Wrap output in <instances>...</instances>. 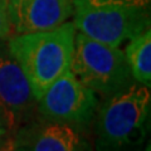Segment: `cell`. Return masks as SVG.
Segmentation results:
<instances>
[{"label":"cell","instance_id":"7c38bea8","mask_svg":"<svg viewBox=\"0 0 151 151\" xmlns=\"http://www.w3.org/2000/svg\"><path fill=\"white\" fill-rule=\"evenodd\" d=\"M6 132H8V127H6L5 124H4L1 117H0V139H1L4 135H6Z\"/></svg>","mask_w":151,"mask_h":151},{"label":"cell","instance_id":"52a82bcc","mask_svg":"<svg viewBox=\"0 0 151 151\" xmlns=\"http://www.w3.org/2000/svg\"><path fill=\"white\" fill-rule=\"evenodd\" d=\"M76 0H8V14L15 34L50 30L72 17Z\"/></svg>","mask_w":151,"mask_h":151},{"label":"cell","instance_id":"9c48e42d","mask_svg":"<svg viewBox=\"0 0 151 151\" xmlns=\"http://www.w3.org/2000/svg\"><path fill=\"white\" fill-rule=\"evenodd\" d=\"M125 57L131 76L146 87L151 83V32L150 28L129 40Z\"/></svg>","mask_w":151,"mask_h":151},{"label":"cell","instance_id":"8992f818","mask_svg":"<svg viewBox=\"0 0 151 151\" xmlns=\"http://www.w3.org/2000/svg\"><path fill=\"white\" fill-rule=\"evenodd\" d=\"M34 94L17 59L9 50L6 38H0V117L6 127L33 111Z\"/></svg>","mask_w":151,"mask_h":151},{"label":"cell","instance_id":"6da1fadb","mask_svg":"<svg viewBox=\"0 0 151 151\" xmlns=\"http://www.w3.org/2000/svg\"><path fill=\"white\" fill-rule=\"evenodd\" d=\"M76 27L65 22L50 30L15 34L8 47L38 101L54 81L70 69Z\"/></svg>","mask_w":151,"mask_h":151},{"label":"cell","instance_id":"3957f363","mask_svg":"<svg viewBox=\"0 0 151 151\" xmlns=\"http://www.w3.org/2000/svg\"><path fill=\"white\" fill-rule=\"evenodd\" d=\"M150 91L144 84H130L108 96L98 111L97 136L101 151H119L140 142L150 112Z\"/></svg>","mask_w":151,"mask_h":151},{"label":"cell","instance_id":"7a4b0ae2","mask_svg":"<svg viewBox=\"0 0 151 151\" xmlns=\"http://www.w3.org/2000/svg\"><path fill=\"white\" fill-rule=\"evenodd\" d=\"M76 30L113 47L150 28V0H76Z\"/></svg>","mask_w":151,"mask_h":151},{"label":"cell","instance_id":"277c9868","mask_svg":"<svg viewBox=\"0 0 151 151\" xmlns=\"http://www.w3.org/2000/svg\"><path fill=\"white\" fill-rule=\"evenodd\" d=\"M70 70L94 93L112 96L132 84L124 50L76 33Z\"/></svg>","mask_w":151,"mask_h":151},{"label":"cell","instance_id":"30bf717a","mask_svg":"<svg viewBox=\"0 0 151 151\" xmlns=\"http://www.w3.org/2000/svg\"><path fill=\"white\" fill-rule=\"evenodd\" d=\"M12 33L8 14V0H0V38H6Z\"/></svg>","mask_w":151,"mask_h":151},{"label":"cell","instance_id":"ba28073f","mask_svg":"<svg viewBox=\"0 0 151 151\" xmlns=\"http://www.w3.org/2000/svg\"><path fill=\"white\" fill-rule=\"evenodd\" d=\"M13 140L14 151H88L72 126L45 119L22 126Z\"/></svg>","mask_w":151,"mask_h":151},{"label":"cell","instance_id":"5b68a950","mask_svg":"<svg viewBox=\"0 0 151 151\" xmlns=\"http://www.w3.org/2000/svg\"><path fill=\"white\" fill-rule=\"evenodd\" d=\"M97 106L96 93L79 82L70 69L52 83L38 100V111L43 119L69 126L88 125Z\"/></svg>","mask_w":151,"mask_h":151},{"label":"cell","instance_id":"8fae6325","mask_svg":"<svg viewBox=\"0 0 151 151\" xmlns=\"http://www.w3.org/2000/svg\"><path fill=\"white\" fill-rule=\"evenodd\" d=\"M0 151H14L13 137H8L0 141Z\"/></svg>","mask_w":151,"mask_h":151}]
</instances>
